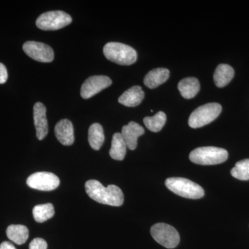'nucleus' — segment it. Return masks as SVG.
I'll return each mask as SVG.
<instances>
[{
    "mask_svg": "<svg viewBox=\"0 0 249 249\" xmlns=\"http://www.w3.org/2000/svg\"><path fill=\"white\" fill-rule=\"evenodd\" d=\"M54 207L52 204H40L33 209V215L36 222L42 223L53 217Z\"/></svg>",
    "mask_w": 249,
    "mask_h": 249,
    "instance_id": "4be33fe9",
    "label": "nucleus"
},
{
    "mask_svg": "<svg viewBox=\"0 0 249 249\" xmlns=\"http://www.w3.org/2000/svg\"><path fill=\"white\" fill-rule=\"evenodd\" d=\"M234 74H235V71L232 67L226 64H221L218 65L214 71L213 76L214 84L218 88H224L231 81Z\"/></svg>",
    "mask_w": 249,
    "mask_h": 249,
    "instance_id": "dca6fc26",
    "label": "nucleus"
},
{
    "mask_svg": "<svg viewBox=\"0 0 249 249\" xmlns=\"http://www.w3.org/2000/svg\"><path fill=\"white\" fill-rule=\"evenodd\" d=\"M165 186L178 196L188 199H200L204 196V191L197 183L188 178H171L165 180Z\"/></svg>",
    "mask_w": 249,
    "mask_h": 249,
    "instance_id": "20e7f679",
    "label": "nucleus"
},
{
    "mask_svg": "<svg viewBox=\"0 0 249 249\" xmlns=\"http://www.w3.org/2000/svg\"><path fill=\"white\" fill-rule=\"evenodd\" d=\"M222 107L217 103H207L196 108L190 116L188 124L192 128H199L211 124L220 114Z\"/></svg>",
    "mask_w": 249,
    "mask_h": 249,
    "instance_id": "39448f33",
    "label": "nucleus"
},
{
    "mask_svg": "<svg viewBox=\"0 0 249 249\" xmlns=\"http://www.w3.org/2000/svg\"><path fill=\"white\" fill-rule=\"evenodd\" d=\"M47 109L45 105L37 102L34 105V119L36 129V136L38 140L47 137L49 132L48 121L47 119Z\"/></svg>",
    "mask_w": 249,
    "mask_h": 249,
    "instance_id": "9b49d317",
    "label": "nucleus"
},
{
    "mask_svg": "<svg viewBox=\"0 0 249 249\" xmlns=\"http://www.w3.org/2000/svg\"><path fill=\"white\" fill-rule=\"evenodd\" d=\"M178 89L183 98L191 99L197 94L200 89L199 80L194 77L183 78L178 83Z\"/></svg>",
    "mask_w": 249,
    "mask_h": 249,
    "instance_id": "f3484780",
    "label": "nucleus"
},
{
    "mask_svg": "<svg viewBox=\"0 0 249 249\" xmlns=\"http://www.w3.org/2000/svg\"><path fill=\"white\" fill-rule=\"evenodd\" d=\"M71 22V16L64 11H49L39 16L36 26L42 30L55 31L66 27Z\"/></svg>",
    "mask_w": 249,
    "mask_h": 249,
    "instance_id": "423d86ee",
    "label": "nucleus"
},
{
    "mask_svg": "<svg viewBox=\"0 0 249 249\" xmlns=\"http://www.w3.org/2000/svg\"><path fill=\"white\" fill-rule=\"evenodd\" d=\"M112 83L108 76H93L85 80L81 87L80 95L84 99H88L97 94L100 91L110 86Z\"/></svg>",
    "mask_w": 249,
    "mask_h": 249,
    "instance_id": "9d476101",
    "label": "nucleus"
},
{
    "mask_svg": "<svg viewBox=\"0 0 249 249\" xmlns=\"http://www.w3.org/2000/svg\"><path fill=\"white\" fill-rule=\"evenodd\" d=\"M85 191L91 199L100 204L111 206H121L124 204V193L115 185L105 187L97 180L91 179L85 183Z\"/></svg>",
    "mask_w": 249,
    "mask_h": 249,
    "instance_id": "f257e3e1",
    "label": "nucleus"
},
{
    "mask_svg": "<svg viewBox=\"0 0 249 249\" xmlns=\"http://www.w3.org/2000/svg\"><path fill=\"white\" fill-rule=\"evenodd\" d=\"M55 137L62 145H71L74 142V132L72 123L68 119H62L55 125Z\"/></svg>",
    "mask_w": 249,
    "mask_h": 249,
    "instance_id": "ddd939ff",
    "label": "nucleus"
},
{
    "mask_svg": "<svg viewBox=\"0 0 249 249\" xmlns=\"http://www.w3.org/2000/svg\"><path fill=\"white\" fill-rule=\"evenodd\" d=\"M28 186L41 191H52L60 185V179L53 173L39 172L32 174L27 180Z\"/></svg>",
    "mask_w": 249,
    "mask_h": 249,
    "instance_id": "6e6552de",
    "label": "nucleus"
},
{
    "mask_svg": "<svg viewBox=\"0 0 249 249\" xmlns=\"http://www.w3.org/2000/svg\"><path fill=\"white\" fill-rule=\"evenodd\" d=\"M229 153L225 149L216 147H201L195 149L189 155L190 160L196 164H219L227 160Z\"/></svg>",
    "mask_w": 249,
    "mask_h": 249,
    "instance_id": "7ed1b4c3",
    "label": "nucleus"
},
{
    "mask_svg": "<svg viewBox=\"0 0 249 249\" xmlns=\"http://www.w3.org/2000/svg\"><path fill=\"white\" fill-rule=\"evenodd\" d=\"M169 76L170 71L168 69H155L147 73L144 78V84L150 89H155L166 82Z\"/></svg>",
    "mask_w": 249,
    "mask_h": 249,
    "instance_id": "2eb2a0df",
    "label": "nucleus"
},
{
    "mask_svg": "<svg viewBox=\"0 0 249 249\" xmlns=\"http://www.w3.org/2000/svg\"><path fill=\"white\" fill-rule=\"evenodd\" d=\"M150 232L154 240L165 248H175L179 243V234L175 228L169 224L164 223L156 224L152 226Z\"/></svg>",
    "mask_w": 249,
    "mask_h": 249,
    "instance_id": "0eeeda50",
    "label": "nucleus"
},
{
    "mask_svg": "<svg viewBox=\"0 0 249 249\" xmlns=\"http://www.w3.org/2000/svg\"><path fill=\"white\" fill-rule=\"evenodd\" d=\"M8 78V72L6 67L2 63H0V84L6 83Z\"/></svg>",
    "mask_w": 249,
    "mask_h": 249,
    "instance_id": "393cba45",
    "label": "nucleus"
},
{
    "mask_svg": "<svg viewBox=\"0 0 249 249\" xmlns=\"http://www.w3.org/2000/svg\"><path fill=\"white\" fill-rule=\"evenodd\" d=\"M6 235L16 245H23L29 237V229L25 226L11 225L6 229Z\"/></svg>",
    "mask_w": 249,
    "mask_h": 249,
    "instance_id": "6ab92c4d",
    "label": "nucleus"
},
{
    "mask_svg": "<svg viewBox=\"0 0 249 249\" xmlns=\"http://www.w3.org/2000/svg\"><path fill=\"white\" fill-rule=\"evenodd\" d=\"M29 249H47V242L40 237L35 238L31 241L29 245Z\"/></svg>",
    "mask_w": 249,
    "mask_h": 249,
    "instance_id": "b1692460",
    "label": "nucleus"
},
{
    "mask_svg": "<svg viewBox=\"0 0 249 249\" xmlns=\"http://www.w3.org/2000/svg\"><path fill=\"white\" fill-rule=\"evenodd\" d=\"M103 53L107 60L121 65H131L137 60L135 49L120 42L106 44L103 48Z\"/></svg>",
    "mask_w": 249,
    "mask_h": 249,
    "instance_id": "f03ea898",
    "label": "nucleus"
},
{
    "mask_svg": "<svg viewBox=\"0 0 249 249\" xmlns=\"http://www.w3.org/2000/svg\"><path fill=\"white\" fill-rule=\"evenodd\" d=\"M0 249H16L12 243L9 242H3L0 245Z\"/></svg>",
    "mask_w": 249,
    "mask_h": 249,
    "instance_id": "a878e982",
    "label": "nucleus"
},
{
    "mask_svg": "<svg viewBox=\"0 0 249 249\" xmlns=\"http://www.w3.org/2000/svg\"><path fill=\"white\" fill-rule=\"evenodd\" d=\"M88 141L90 146L94 150L101 149L105 141L104 132L101 124H93L89 127Z\"/></svg>",
    "mask_w": 249,
    "mask_h": 249,
    "instance_id": "aec40b11",
    "label": "nucleus"
},
{
    "mask_svg": "<svg viewBox=\"0 0 249 249\" xmlns=\"http://www.w3.org/2000/svg\"><path fill=\"white\" fill-rule=\"evenodd\" d=\"M145 133L143 127L134 121L123 127L121 134L129 150H135L137 146V140L141 136Z\"/></svg>",
    "mask_w": 249,
    "mask_h": 249,
    "instance_id": "f8f14e48",
    "label": "nucleus"
},
{
    "mask_svg": "<svg viewBox=\"0 0 249 249\" xmlns=\"http://www.w3.org/2000/svg\"><path fill=\"white\" fill-rule=\"evenodd\" d=\"M233 178L242 181L249 180V159L240 160L236 163L235 167L231 171Z\"/></svg>",
    "mask_w": 249,
    "mask_h": 249,
    "instance_id": "5701e85b",
    "label": "nucleus"
},
{
    "mask_svg": "<svg viewBox=\"0 0 249 249\" xmlns=\"http://www.w3.org/2000/svg\"><path fill=\"white\" fill-rule=\"evenodd\" d=\"M166 122V115L163 111H159L155 116L144 118L143 123L149 130L158 132L161 130Z\"/></svg>",
    "mask_w": 249,
    "mask_h": 249,
    "instance_id": "412c9836",
    "label": "nucleus"
},
{
    "mask_svg": "<svg viewBox=\"0 0 249 249\" xmlns=\"http://www.w3.org/2000/svg\"><path fill=\"white\" fill-rule=\"evenodd\" d=\"M23 50L30 58L40 62H51L54 58L52 47L42 42L28 41L23 45Z\"/></svg>",
    "mask_w": 249,
    "mask_h": 249,
    "instance_id": "1a4fd4ad",
    "label": "nucleus"
},
{
    "mask_svg": "<svg viewBox=\"0 0 249 249\" xmlns=\"http://www.w3.org/2000/svg\"><path fill=\"white\" fill-rule=\"evenodd\" d=\"M145 93L140 86H134L121 95L119 102L126 107H137L142 102Z\"/></svg>",
    "mask_w": 249,
    "mask_h": 249,
    "instance_id": "4468645a",
    "label": "nucleus"
},
{
    "mask_svg": "<svg viewBox=\"0 0 249 249\" xmlns=\"http://www.w3.org/2000/svg\"><path fill=\"white\" fill-rule=\"evenodd\" d=\"M127 145L121 133H115L113 136L109 155L113 160H122L125 157Z\"/></svg>",
    "mask_w": 249,
    "mask_h": 249,
    "instance_id": "a211bd4d",
    "label": "nucleus"
}]
</instances>
